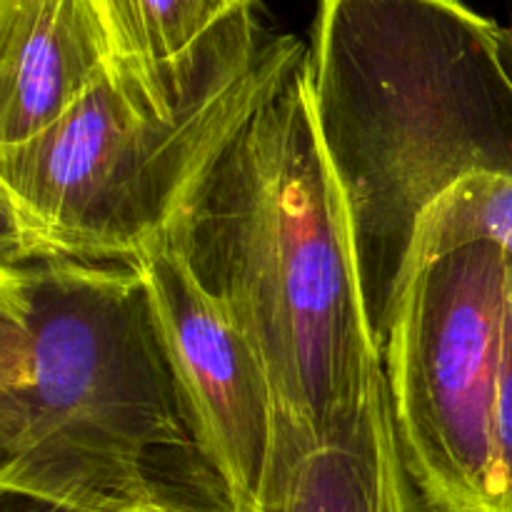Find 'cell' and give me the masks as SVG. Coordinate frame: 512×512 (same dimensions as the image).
<instances>
[{
  "instance_id": "1",
  "label": "cell",
  "mask_w": 512,
  "mask_h": 512,
  "mask_svg": "<svg viewBox=\"0 0 512 512\" xmlns=\"http://www.w3.org/2000/svg\"><path fill=\"white\" fill-rule=\"evenodd\" d=\"M0 490L80 512H238L138 265L3 258Z\"/></svg>"
},
{
  "instance_id": "2",
  "label": "cell",
  "mask_w": 512,
  "mask_h": 512,
  "mask_svg": "<svg viewBox=\"0 0 512 512\" xmlns=\"http://www.w3.org/2000/svg\"><path fill=\"white\" fill-rule=\"evenodd\" d=\"M158 245L255 345L280 423L320 440L368 403L383 350L315 118L308 50L205 160Z\"/></svg>"
},
{
  "instance_id": "3",
  "label": "cell",
  "mask_w": 512,
  "mask_h": 512,
  "mask_svg": "<svg viewBox=\"0 0 512 512\" xmlns=\"http://www.w3.org/2000/svg\"><path fill=\"white\" fill-rule=\"evenodd\" d=\"M308 83L383 350L425 213L465 180L512 175L503 28L463 0H318Z\"/></svg>"
},
{
  "instance_id": "4",
  "label": "cell",
  "mask_w": 512,
  "mask_h": 512,
  "mask_svg": "<svg viewBox=\"0 0 512 512\" xmlns=\"http://www.w3.org/2000/svg\"><path fill=\"white\" fill-rule=\"evenodd\" d=\"M305 50L268 35L245 73L170 118L110 73L43 133L0 148L3 258L138 265L205 160Z\"/></svg>"
},
{
  "instance_id": "5",
  "label": "cell",
  "mask_w": 512,
  "mask_h": 512,
  "mask_svg": "<svg viewBox=\"0 0 512 512\" xmlns=\"http://www.w3.org/2000/svg\"><path fill=\"white\" fill-rule=\"evenodd\" d=\"M508 255L490 240L415 265L383 348L405 468L430 512H500L495 388Z\"/></svg>"
},
{
  "instance_id": "6",
  "label": "cell",
  "mask_w": 512,
  "mask_h": 512,
  "mask_svg": "<svg viewBox=\"0 0 512 512\" xmlns=\"http://www.w3.org/2000/svg\"><path fill=\"white\" fill-rule=\"evenodd\" d=\"M200 440L238 512H258L278 405L263 358L183 260L155 245L138 263Z\"/></svg>"
},
{
  "instance_id": "7",
  "label": "cell",
  "mask_w": 512,
  "mask_h": 512,
  "mask_svg": "<svg viewBox=\"0 0 512 512\" xmlns=\"http://www.w3.org/2000/svg\"><path fill=\"white\" fill-rule=\"evenodd\" d=\"M255 0H98L115 75L155 113H180L258 60Z\"/></svg>"
},
{
  "instance_id": "8",
  "label": "cell",
  "mask_w": 512,
  "mask_h": 512,
  "mask_svg": "<svg viewBox=\"0 0 512 512\" xmlns=\"http://www.w3.org/2000/svg\"><path fill=\"white\" fill-rule=\"evenodd\" d=\"M258 512H430L405 468L385 373L325 438L305 440L278 420Z\"/></svg>"
},
{
  "instance_id": "9",
  "label": "cell",
  "mask_w": 512,
  "mask_h": 512,
  "mask_svg": "<svg viewBox=\"0 0 512 512\" xmlns=\"http://www.w3.org/2000/svg\"><path fill=\"white\" fill-rule=\"evenodd\" d=\"M110 73L98 0H0V148L43 133Z\"/></svg>"
},
{
  "instance_id": "10",
  "label": "cell",
  "mask_w": 512,
  "mask_h": 512,
  "mask_svg": "<svg viewBox=\"0 0 512 512\" xmlns=\"http://www.w3.org/2000/svg\"><path fill=\"white\" fill-rule=\"evenodd\" d=\"M473 240L500 245L512 260V175L470 178L440 198L415 235L408 275L415 265Z\"/></svg>"
},
{
  "instance_id": "11",
  "label": "cell",
  "mask_w": 512,
  "mask_h": 512,
  "mask_svg": "<svg viewBox=\"0 0 512 512\" xmlns=\"http://www.w3.org/2000/svg\"><path fill=\"white\" fill-rule=\"evenodd\" d=\"M495 473L500 512H512V260L508 258V303H505L503 343H500L498 388H495Z\"/></svg>"
},
{
  "instance_id": "12",
  "label": "cell",
  "mask_w": 512,
  "mask_h": 512,
  "mask_svg": "<svg viewBox=\"0 0 512 512\" xmlns=\"http://www.w3.org/2000/svg\"><path fill=\"white\" fill-rule=\"evenodd\" d=\"M0 512H80L65 505L50 503V500L33 498V495L23 493H5L0 490Z\"/></svg>"
},
{
  "instance_id": "13",
  "label": "cell",
  "mask_w": 512,
  "mask_h": 512,
  "mask_svg": "<svg viewBox=\"0 0 512 512\" xmlns=\"http://www.w3.org/2000/svg\"><path fill=\"white\" fill-rule=\"evenodd\" d=\"M503 58L512 73V23L508 25V28H503Z\"/></svg>"
}]
</instances>
